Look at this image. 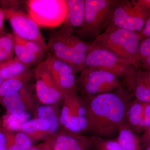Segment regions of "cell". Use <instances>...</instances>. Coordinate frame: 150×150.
Wrapping results in <instances>:
<instances>
[{
    "mask_svg": "<svg viewBox=\"0 0 150 150\" xmlns=\"http://www.w3.org/2000/svg\"><path fill=\"white\" fill-rule=\"evenodd\" d=\"M123 86L115 91L84 100L87 112L86 134L89 136L112 139L125 123L126 108L134 99Z\"/></svg>",
    "mask_w": 150,
    "mask_h": 150,
    "instance_id": "6da1fadb",
    "label": "cell"
},
{
    "mask_svg": "<svg viewBox=\"0 0 150 150\" xmlns=\"http://www.w3.org/2000/svg\"><path fill=\"white\" fill-rule=\"evenodd\" d=\"M142 39L140 32L121 28H108L92 43L94 46L110 51L122 61L140 70L139 46Z\"/></svg>",
    "mask_w": 150,
    "mask_h": 150,
    "instance_id": "7a4b0ae2",
    "label": "cell"
},
{
    "mask_svg": "<svg viewBox=\"0 0 150 150\" xmlns=\"http://www.w3.org/2000/svg\"><path fill=\"white\" fill-rule=\"evenodd\" d=\"M150 18V11L136 1L115 0L104 30L117 28L140 32Z\"/></svg>",
    "mask_w": 150,
    "mask_h": 150,
    "instance_id": "3957f363",
    "label": "cell"
},
{
    "mask_svg": "<svg viewBox=\"0 0 150 150\" xmlns=\"http://www.w3.org/2000/svg\"><path fill=\"white\" fill-rule=\"evenodd\" d=\"M76 84L84 99L111 92L122 86L121 81L113 74L91 67H86L81 72Z\"/></svg>",
    "mask_w": 150,
    "mask_h": 150,
    "instance_id": "277c9868",
    "label": "cell"
},
{
    "mask_svg": "<svg viewBox=\"0 0 150 150\" xmlns=\"http://www.w3.org/2000/svg\"><path fill=\"white\" fill-rule=\"evenodd\" d=\"M60 129L71 134H86L87 112L84 100L75 90L65 94L61 106Z\"/></svg>",
    "mask_w": 150,
    "mask_h": 150,
    "instance_id": "5b68a950",
    "label": "cell"
},
{
    "mask_svg": "<svg viewBox=\"0 0 150 150\" xmlns=\"http://www.w3.org/2000/svg\"><path fill=\"white\" fill-rule=\"evenodd\" d=\"M115 0H85L84 17L83 24L74 30L81 39L94 40L105 28Z\"/></svg>",
    "mask_w": 150,
    "mask_h": 150,
    "instance_id": "8992f818",
    "label": "cell"
},
{
    "mask_svg": "<svg viewBox=\"0 0 150 150\" xmlns=\"http://www.w3.org/2000/svg\"><path fill=\"white\" fill-rule=\"evenodd\" d=\"M27 6L28 15L39 27H59L68 16L66 0H30Z\"/></svg>",
    "mask_w": 150,
    "mask_h": 150,
    "instance_id": "52a82bcc",
    "label": "cell"
},
{
    "mask_svg": "<svg viewBox=\"0 0 150 150\" xmlns=\"http://www.w3.org/2000/svg\"><path fill=\"white\" fill-rule=\"evenodd\" d=\"M86 67L104 70L113 74L119 79H122V80L132 76L138 70L134 66L122 61L110 51L93 44L86 59L84 68Z\"/></svg>",
    "mask_w": 150,
    "mask_h": 150,
    "instance_id": "ba28073f",
    "label": "cell"
},
{
    "mask_svg": "<svg viewBox=\"0 0 150 150\" xmlns=\"http://www.w3.org/2000/svg\"><path fill=\"white\" fill-rule=\"evenodd\" d=\"M34 91V84H29L20 91L3 97L0 100V104L14 118L27 121L28 115L33 114L40 104Z\"/></svg>",
    "mask_w": 150,
    "mask_h": 150,
    "instance_id": "9c48e42d",
    "label": "cell"
},
{
    "mask_svg": "<svg viewBox=\"0 0 150 150\" xmlns=\"http://www.w3.org/2000/svg\"><path fill=\"white\" fill-rule=\"evenodd\" d=\"M33 70L35 94L39 103L62 104L64 95L55 83L45 60L34 67Z\"/></svg>",
    "mask_w": 150,
    "mask_h": 150,
    "instance_id": "30bf717a",
    "label": "cell"
},
{
    "mask_svg": "<svg viewBox=\"0 0 150 150\" xmlns=\"http://www.w3.org/2000/svg\"><path fill=\"white\" fill-rule=\"evenodd\" d=\"M3 9L6 19L9 21L14 34L24 40L37 42L46 52L49 51L39 26L28 15L13 8Z\"/></svg>",
    "mask_w": 150,
    "mask_h": 150,
    "instance_id": "8fae6325",
    "label": "cell"
},
{
    "mask_svg": "<svg viewBox=\"0 0 150 150\" xmlns=\"http://www.w3.org/2000/svg\"><path fill=\"white\" fill-rule=\"evenodd\" d=\"M74 29L64 22L59 30L50 35L47 43L53 56L70 64L80 38L74 34Z\"/></svg>",
    "mask_w": 150,
    "mask_h": 150,
    "instance_id": "7c38bea8",
    "label": "cell"
},
{
    "mask_svg": "<svg viewBox=\"0 0 150 150\" xmlns=\"http://www.w3.org/2000/svg\"><path fill=\"white\" fill-rule=\"evenodd\" d=\"M45 61L55 83L64 95L77 90L76 82L77 73L72 67L57 59L49 51L46 52Z\"/></svg>",
    "mask_w": 150,
    "mask_h": 150,
    "instance_id": "4fadbf2b",
    "label": "cell"
},
{
    "mask_svg": "<svg viewBox=\"0 0 150 150\" xmlns=\"http://www.w3.org/2000/svg\"><path fill=\"white\" fill-rule=\"evenodd\" d=\"M51 150H91L89 136L71 134L60 129L45 141Z\"/></svg>",
    "mask_w": 150,
    "mask_h": 150,
    "instance_id": "5bb4252c",
    "label": "cell"
},
{
    "mask_svg": "<svg viewBox=\"0 0 150 150\" xmlns=\"http://www.w3.org/2000/svg\"><path fill=\"white\" fill-rule=\"evenodd\" d=\"M19 131L24 132L33 143L44 141L52 134L51 124L48 121L34 117L23 123Z\"/></svg>",
    "mask_w": 150,
    "mask_h": 150,
    "instance_id": "9a60e30c",
    "label": "cell"
},
{
    "mask_svg": "<svg viewBox=\"0 0 150 150\" xmlns=\"http://www.w3.org/2000/svg\"><path fill=\"white\" fill-rule=\"evenodd\" d=\"M144 103L134 98L129 102L126 110L125 123L138 135L144 130L143 117Z\"/></svg>",
    "mask_w": 150,
    "mask_h": 150,
    "instance_id": "2e32d148",
    "label": "cell"
},
{
    "mask_svg": "<svg viewBox=\"0 0 150 150\" xmlns=\"http://www.w3.org/2000/svg\"><path fill=\"white\" fill-rule=\"evenodd\" d=\"M34 79L33 69L17 76L5 80L0 86V100L10 94L21 90Z\"/></svg>",
    "mask_w": 150,
    "mask_h": 150,
    "instance_id": "e0dca14e",
    "label": "cell"
},
{
    "mask_svg": "<svg viewBox=\"0 0 150 150\" xmlns=\"http://www.w3.org/2000/svg\"><path fill=\"white\" fill-rule=\"evenodd\" d=\"M62 104H39L33 112L34 118L46 119L51 125L52 134L60 129V117Z\"/></svg>",
    "mask_w": 150,
    "mask_h": 150,
    "instance_id": "ac0fdd59",
    "label": "cell"
},
{
    "mask_svg": "<svg viewBox=\"0 0 150 150\" xmlns=\"http://www.w3.org/2000/svg\"><path fill=\"white\" fill-rule=\"evenodd\" d=\"M135 74L121 81L122 86L131 93L135 99L145 103H150V88L142 83Z\"/></svg>",
    "mask_w": 150,
    "mask_h": 150,
    "instance_id": "d6986e66",
    "label": "cell"
},
{
    "mask_svg": "<svg viewBox=\"0 0 150 150\" xmlns=\"http://www.w3.org/2000/svg\"><path fill=\"white\" fill-rule=\"evenodd\" d=\"M68 16L64 22L74 29L83 24L84 17L85 0H67Z\"/></svg>",
    "mask_w": 150,
    "mask_h": 150,
    "instance_id": "ffe728a7",
    "label": "cell"
},
{
    "mask_svg": "<svg viewBox=\"0 0 150 150\" xmlns=\"http://www.w3.org/2000/svg\"><path fill=\"white\" fill-rule=\"evenodd\" d=\"M13 35L14 54L16 57L23 64L31 68L36 67L44 61L25 46L19 37L13 33Z\"/></svg>",
    "mask_w": 150,
    "mask_h": 150,
    "instance_id": "44dd1931",
    "label": "cell"
},
{
    "mask_svg": "<svg viewBox=\"0 0 150 150\" xmlns=\"http://www.w3.org/2000/svg\"><path fill=\"white\" fill-rule=\"evenodd\" d=\"M116 139L123 150H142L140 137L125 123L119 128Z\"/></svg>",
    "mask_w": 150,
    "mask_h": 150,
    "instance_id": "7402d4cb",
    "label": "cell"
},
{
    "mask_svg": "<svg viewBox=\"0 0 150 150\" xmlns=\"http://www.w3.org/2000/svg\"><path fill=\"white\" fill-rule=\"evenodd\" d=\"M30 69L15 56L9 60L0 62V76L5 80L22 74Z\"/></svg>",
    "mask_w": 150,
    "mask_h": 150,
    "instance_id": "603a6c76",
    "label": "cell"
},
{
    "mask_svg": "<svg viewBox=\"0 0 150 150\" xmlns=\"http://www.w3.org/2000/svg\"><path fill=\"white\" fill-rule=\"evenodd\" d=\"M32 140L21 131H9L7 150H29L33 146Z\"/></svg>",
    "mask_w": 150,
    "mask_h": 150,
    "instance_id": "cb8c5ba5",
    "label": "cell"
},
{
    "mask_svg": "<svg viewBox=\"0 0 150 150\" xmlns=\"http://www.w3.org/2000/svg\"><path fill=\"white\" fill-rule=\"evenodd\" d=\"M13 34L3 32L0 33V62L13 58L14 54Z\"/></svg>",
    "mask_w": 150,
    "mask_h": 150,
    "instance_id": "d4e9b609",
    "label": "cell"
},
{
    "mask_svg": "<svg viewBox=\"0 0 150 150\" xmlns=\"http://www.w3.org/2000/svg\"><path fill=\"white\" fill-rule=\"evenodd\" d=\"M91 150H123L116 139L89 136Z\"/></svg>",
    "mask_w": 150,
    "mask_h": 150,
    "instance_id": "484cf974",
    "label": "cell"
},
{
    "mask_svg": "<svg viewBox=\"0 0 150 150\" xmlns=\"http://www.w3.org/2000/svg\"><path fill=\"white\" fill-rule=\"evenodd\" d=\"M20 38L22 42L24 44L25 46L33 53L43 59H44V57H46V52L39 43L35 41L24 40Z\"/></svg>",
    "mask_w": 150,
    "mask_h": 150,
    "instance_id": "4316f807",
    "label": "cell"
},
{
    "mask_svg": "<svg viewBox=\"0 0 150 150\" xmlns=\"http://www.w3.org/2000/svg\"><path fill=\"white\" fill-rule=\"evenodd\" d=\"M150 55V38H142L139 46L140 61Z\"/></svg>",
    "mask_w": 150,
    "mask_h": 150,
    "instance_id": "83f0119b",
    "label": "cell"
},
{
    "mask_svg": "<svg viewBox=\"0 0 150 150\" xmlns=\"http://www.w3.org/2000/svg\"><path fill=\"white\" fill-rule=\"evenodd\" d=\"M9 131L3 126L0 121V150H7Z\"/></svg>",
    "mask_w": 150,
    "mask_h": 150,
    "instance_id": "f1b7e54d",
    "label": "cell"
},
{
    "mask_svg": "<svg viewBox=\"0 0 150 150\" xmlns=\"http://www.w3.org/2000/svg\"><path fill=\"white\" fill-rule=\"evenodd\" d=\"M135 76L142 83L150 88V71L138 70Z\"/></svg>",
    "mask_w": 150,
    "mask_h": 150,
    "instance_id": "f546056e",
    "label": "cell"
},
{
    "mask_svg": "<svg viewBox=\"0 0 150 150\" xmlns=\"http://www.w3.org/2000/svg\"><path fill=\"white\" fill-rule=\"evenodd\" d=\"M140 137L141 149L142 150H144L150 145V124L143 131L142 136Z\"/></svg>",
    "mask_w": 150,
    "mask_h": 150,
    "instance_id": "4dcf8cb0",
    "label": "cell"
},
{
    "mask_svg": "<svg viewBox=\"0 0 150 150\" xmlns=\"http://www.w3.org/2000/svg\"><path fill=\"white\" fill-rule=\"evenodd\" d=\"M143 117L145 130L150 124V103H144Z\"/></svg>",
    "mask_w": 150,
    "mask_h": 150,
    "instance_id": "1f68e13d",
    "label": "cell"
},
{
    "mask_svg": "<svg viewBox=\"0 0 150 150\" xmlns=\"http://www.w3.org/2000/svg\"><path fill=\"white\" fill-rule=\"evenodd\" d=\"M140 33L142 38H150V18L146 22Z\"/></svg>",
    "mask_w": 150,
    "mask_h": 150,
    "instance_id": "d6a6232c",
    "label": "cell"
},
{
    "mask_svg": "<svg viewBox=\"0 0 150 150\" xmlns=\"http://www.w3.org/2000/svg\"><path fill=\"white\" fill-rule=\"evenodd\" d=\"M29 150H51L49 146L43 141V143L37 145H33Z\"/></svg>",
    "mask_w": 150,
    "mask_h": 150,
    "instance_id": "836d02e7",
    "label": "cell"
},
{
    "mask_svg": "<svg viewBox=\"0 0 150 150\" xmlns=\"http://www.w3.org/2000/svg\"><path fill=\"white\" fill-rule=\"evenodd\" d=\"M141 68L150 71V55L141 60Z\"/></svg>",
    "mask_w": 150,
    "mask_h": 150,
    "instance_id": "e575fe53",
    "label": "cell"
},
{
    "mask_svg": "<svg viewBox=\"0 0 150 150\" xmlns=\"http://www.w3.org/2000/svg\"><path fill=\"white\" fill-rule=\"evenodd\" d=\"M136 1L139 5L150 11V0H136Z\"/></svg>",
    "mask_w": 150,
    "mask_h": 150,
    "instance_id": "d590c367",
    "label": "cell"
},
{
    "mask_svg": "<svg viewBox=\"0 0 150 150\" xmlns=\"http://www.w3.org/2000/svg\"><path fill=\"white\" fill-rule=\"evenodd\" d=\"M5 19L4 10L2 8H0V33L4 31V21Z\"/></svg>",
    "mask_w": 150,
    "mask_h": 150,
    "instance_id": "8d00e7d4",
    "label": "cell"
},
{
    "mask_svg": "<svg viewBox=\"0 0 150 150\" xmlns=\"http://www.w3.org/2000/svg\"><path fill=\"white\" fill-rule=\"evenodd\" d=\"M4 80L1 77V76H0V86L1 85L2 83L4 81Z\"/></svg>",
    "mask_w": 150,
    "mask_h": 150,
    "instance_id": "74e56055",
    "label": "cell"
},
{
    "mask_svg": "<svg viewBox=\"0 0 150 150\" xmlns=\"http://www.w3.org/2000/svg\"><path fill=\"white\" fill-rule=\"evenodd\" d=\"M144 150H150V145L149 146L147 147L146 149H145Z\"/></svg>",
    "mask_w": 150,
    "mask_h": 150,
    "instance_id": "f35d334b",
    "label": "cell"
}]
</instances>
